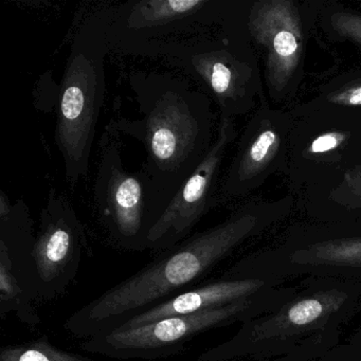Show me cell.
Instances as JSON below:
<instances>
[{
    "label": "cell",
    "instance_id": "obj_1",
    "mask_svg": "<svg viewBox=\"0 0 361 361\" xmlns=\"http://www.w3.org/2000/svg\"><path fill=\"white\" fill-rule=\"evenodd\" d=\"M128 79L138 117L118 116L107 126L142 143L147 158L141 170L164 211L214 143L211 100L174 73L133 71Z\"/></svg>",
    "mask_w": 361,
    "mask_h": 361
},
{
    "label": "cell",
    "instance_id": "obj_2",
    "mask_svg": "<svg viewBox=\"0 0 361 361\" xmlns=\"http://www.w3.org/2000/svg\"><path fill=\"white\" fill-rule=\"evenodd\" d=\"M257 211H238L223 223L156 253L153 261L75 310L64 329L88 338L117 329L136 314L200 285L238 247L263 229Z\"/></svg>",
    "mask_w": 361,
    "mask_h": 361
},
{
    "label": "cell",
    "instance_id": "obj_3",
    "mask_svg": "<svg viewBox=\"0 0 361 361\" xmlns=\"http://www.w3.org/2000/svg\"><path fill=\"white\" fill-rule=\"evenodd\" d=\"M360 310L359 281L307 276L284 304L245 321L197 361H322Z\"/></svg>",
    "mask_w": 361,
    "mask_h": 361
},
{
    "label": "cell",
    "instance_id": "obj_4",
    "mask_svg": "<svg viewBox=\"0 0 361 361\" xmlns=\"http://www.w3.org/2000/svg\"><path fill=\"white\" fill-rule=\"evenodd\" d=\"M111 50L106 9L88 14L73 27L71 52L59 90L54 134L71 189L90 172L106 88L105 59Z\"/></svg>",
    "mask_w": 361,
    "mask_h": 361
},
{
    "label": "cell",
    "instance_id": "obj_5",
    "mask_svg": "<svg viewBox=\"0 0 361 361\" xmlns=\"http://www.w3.org/2000/svg\"><path fill=\"white\" fill-rule=\"evenodd\" d=\"M279 285L252 299L191 314L166 317L137 327H118L88 338L83 348L119 360H155L180 354L190 341L211 329L242 324L276 310L297 291L299 284Z\"/></svg>",
    "mask_w": 361,
    "mask_h": 361
},
{
    "label": "cell",
    "instance_id": "obj_6",
    "mask_svg": "<svg viewBox=\"0 0 361 361\" xmlns=\"http://www.w3.org/2000/svg\"><path fill=\"white\" fill-rule=\"evenodd\" d=\"M94 211L109 240L128 251L147 250V238L164 207L142 170L122 161L120 135L106 126L100 140L94 192Z\"/></svg>",
    "mask_w": 361,
    "mask_h": 361
},
{
    "label": "cell",
    "instance_id": "obj_7",
    "mask_svg": "<svg viewBox=\"0 0 361 361\" xmlns=\"http://www.w3.org/2000/svg\"><path fill=\"white\" fill-rule=\"evenodd\" d=\"M87 249L85 227L73 204L49 187L32 255L35 301H51L64 295L77 278Z\"/></svg>",
    "mask_w": 361,
    "mask_h": 361
},
{
    "label": "cell",
    "instance_id": "obj_8",
    "mask_svg": "<svg viewBox=\"0 0 361 361\" xmlns=\"http://www.w3.org/2000/svg\"><path fill=\"white\" fill-rule=\"evenodd\" d=\"M128 54L158 59L202 85L221 105V115L238 111L244 98L245 66L226 39L207 33L143 44Z\"/></svg>",
    "mask_w": 361,
    "mask_h": 361
},
{
    "label": "cell",
    "instance_id": "obj_9",
    "mask_svg": "<svg viewBox=\"0 0 361 361\" xmlns=\"http://www.w3.org/2000/svg\"><path fill=\"white\" fill-rule=\"evenodd\" d=\"M215 0H133L106 9L111 49L128 54L152 42L204 33L221 16Z\"/></svg>",
    "mask_w": 361,
    "mask_h": 361
},
{
    "label": "cell",
    "instance_id": "obj_10",
    "mask_svg": "<svg viewBox=\"0 0 361 361\" xmlns=\"http://www.w3.org/2000/svg\"><path fill=\"white\" fill-rule=\"evenodd\" d=\"M228 272L280 281L314 276L361 282V235L288 243L280 248L252 253Z\"/></svg>",
    "mask_w": 361,
    "mask_h": 361
},
{
    "label": "cell",
    "instance_id": "obj_11",
    "mask_svg": "<svg viewBox=\"0 0 361 361\" xmlns=\"http://www.w3.org/2000/svg\"><path fill=\"white\" fill-rule=\"evenodd\" d=\"M234 137L229 116L221 115L219 134L200 166L170 200L147 238V250L158 253L176 246L217 202L216 183L226 149Z\"/></svg>",
    "mask_w": 361,
    "mask_h": 361
},
{
    "label": "cell",
    "instance_id": "obj_12",
    "mask_svg": "<svg viewBox=\"0 0 361 361\" xmlns=\"http://www.w3.org/2000/svg\"><path fill=\"white\" fill-rule=\"evenodd\" d=\"M286 281L242 276L226 272L221 279L200 284L130 318L119 327H137L166 317L191 314L252 299ZM118 329V327H117Z\"/></svg>",
    "mask_w": 361,
    "mask_h": 361
},
{
    "label": "cell",
    "instance_id": "obj_13",
    "mask_svg": "<svg viewBox=\"0 0 361 361\" xmlns=\"http://www.w3.org/2000/svg\"><path fill=\"white\" fill-rule=\"evenodd\" d=\"M250 30L267 50L270 82L281 90L295 73L301 58V27L293 6L287 1L262 4L251 16Z\"/></svg>",
    "mask_w": 361,
    "mask_h": 361
},
{
    "label": "cell",
    "instance_id": "obj_14",
    "mask_svg": "<svg viewBox=\"0 0 361 361\" xmlns=\"http://www.w3.org/2000/svg\"><path fill=\"white\" fill-rule=\"evenodd\" d=\"M33 219L23 200L12 202L0 190V248L5 249L20 284L35 301L32 255L35 235Z\"/></svg>",
    "mask_w": 361,
    "mask_h": 361
},
{
    "label": "cell",
    "instance_id": "obj_15",
    "mask_svg": "<svg viewBox=\"0 0 361 361\" xmlns=\"http://www.w3.org/2000/svg\"><path fill=\"white\" fill-rule=\"evenodd\" d=\"M33 303L32 298L16 279L7 251L0 248V316L5 319L8 314H14L23 324L37 327L41 318Z\"/></svg>",
    "mask_w": 361,
    "mask_h": 361
},
{
    "label": "cell",
    "instance_id": "obj_16",
    "mask_svg": "<svg viewBox=\"0 0 361 361\" xmlns=\"http://www.w3.org/2000/svg\"><path fill=\"white\" fill-rule=\"evenodd\" d=\"M0 361H98L71 350H63L50 342L47 336L35 340L8 344L0 348Z\"/></svg>",
    "mask_w": 361,
    "mask_h": 361
},
{
    "label": "cell",
    "instance_id": "obj_17",
    "mask_svg": "<svg viewBox=\"0 0 361 361\" xmlns=\"http://www.w3.org/2000/svg\"><path fill=\"white\" fill-rule=\"evenodd\" d=\"M324 359L329 361H361V331L355 333L348 343L338 346Z\"/></svg>",
    "mask_w": 361,
    "mask_h": 361
},
{
    "label": "cell",
    "instance_id": "obj_18",
    "mask_svg": "<svg viewBox=\"0 0 361 361\" xmlns=\"http://www.w3.org/2000/svg\"><path fill=\"white\" fill-rule=\"evenodd\" d=\"M342 140H343V136L336 134V133L322 135L312 143L310 152L318 154L331 151V149H336Z\"/></svg>",
    "mask_w": 361,
    "mask_h": 361
},
{
    "label": "cell",
    "instance_id": "obj_19",
    "mask_svg": "<svg viewBox=\"0 0 361 361\" xmlns=\"http://www.w3.org/2000/svg\"><path fill=\"white\" fill-rule=\"evenodd\" d=\"M333 100L336 103H341V104L361 105V86L341 92V94L334 97Z\"/></svg>",
    "mask_w": 361,
    "mask_h": 361
},
{
    "label": "cell",
    "instance_id": "obj_20",
    "mask_svg": "<svg viewBox=\"0 0 361 361\" xmlns=\"http://www.w3.org/2000/svg\"><path fill=\"white\" fill-rule=\"evenodd\" d=\"M355 189H356V191L360 194L359 196H360L361 198V175H359V176L356 178V183H355Z\"/></svg>",
    "mask_w": 361,
    "mask_h": 361
},
{
    "label": "cell",
    "instance_id": "obj_21",
    "mask_svg": "<svg viewBox=\"0 0 361 361\" xmlns=\"http://www.w3.org/2000/svg\"><path fill=\"white\" fill-rule=\"evenodd\" d=\"M322 361H329V360H326V359H323Z\"/></svg>",
    "mask_w": 361,
    "mask_h": 361
},
{
    "label": "cell",
    "instance_id": "obj_22",
    "mask_svg": "<svg viewBox=\"0 0 361 361\" xmlns=\"http://www.w3.org/2000/svg\"><path fill=\"white\" fill-rule=\"evenodd\" d=\"M359 331H361V329H359Z\"/></svg>",
    "mask_w": 361,
    "mask_h": 361
}]
</instances>
